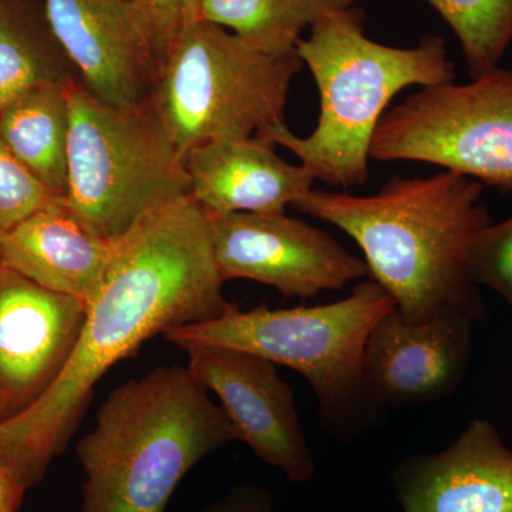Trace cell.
<instances>
[{"label": "cell", "mask_w": 512, "mask_h": 512, "mask_svg": "<svg viewBox=\"0 0 512 512\" xmlns=\"http://www.w3.org/2000/svg\"><path fill=\"white\" fill-rule=\"evenodd\" d=\"M201 512H274V504L264 488L242 484Z\"/></svg>", "instance_id": "cell-24"}, {"label": "cell", "mask_w": 512, "mask_h": 512, "mask_svg": "<svg viewBox=\"0 0 512 512\" xmlns=\"http://www.w3.org/2000/svg\"><path fill=\"white\" fill-rule=\"evenodd\" d=\"M87 308L0 266V423L40 399L62 375Z\"/></svg>", "instance_id": "cell-11"}, {"label": "cell", "mask_w": 512, "mask_h": 512, "mask_svg": "<svg viewBox=\"0 0 512 512\" xmlns=\"http://www.w3.org/2000/svg\"><path fill=\"white\" fill-rule=\"evenodd\" d=\"M394 309L392 295L370 278L342 301L291 309L258 306L247 312L234 306L221 318L167 330L164 338L180 349L220 346L291 367L311 383L326 412H340L365 394L367 339Z\"/></svg>", "instance_id": "cell-7"}, {"label": "cell", "mask_w": 512, "mask_h": 512, "mask_svg": "<svg viewBox=\"0 0 512 512\" xmlns=\"http://www.w3.org/2000/svg\"><path fill=\"white\" fill-rule=\"evenodd\" d=\"M47 28L83 86L113 106L148 100L160 62L128 0H45Z\"/></svg>", "instance_id": "cell-12"}, {"label": "cell", "mask_w": 512, "mask_h": 512, "mask_svg": "<svg viewBox=\"0 0 512 512\" xmlns=\"http://www.w3.org/2000/svg\"><path fill=\"white\" fill-rule=\"evenodd\" d=\"M222 284L207 212L191 195L141 221L117 242L62 375L26 412L0 423V468L25 490L39 483L107 370L158 333L231 311Z\"/></svg>", "instance_id": "cell-1"}, {"label": "cell", "mask_w": 512, "mask_h": 512, "mask_svg": "<svg viewBox=\"0 0 512 512\" xmlns=\"http://www.w3.org/2000/svg\"><path fill=\"white\" fill-rule=\"evenodd\" d=\"M356 0H201L200 19L235 33L266 55L296 53L303 29Z\"/></svg>", "instance_id": "cell-18"}, {"label": "cell", "mask_w": 512, "mask_h": 512, "mask_svg": "<svg viewBox=\"0 0 512 512\" xmlns=\"http://www.w3.org/2000/svg\"><path fill=\"white\" fill-rule=\"evenodd\" d=\"M116 244L93 234L59 201L0 232V266L89 308Z\"/></svg>", "instance_id": "cell-16"}, {"label": "cell", "mask_w": 512, "mask_h": 512, "mask_svg": "<svg viewBox=\"0 0 512 512\" xmlns=\"http://www.w3.org/2000/svg\"><path fill=\"white\" fill-rule=\"evenodd\" d=\"M188 372L207 392L217 394L235 437L255 456L285 474L292 483H305L315 463L303 437L301 421L288 384L275 363L244 350L191 345Z\"/></svg>", "instance_id": "cell-10"}, {"label": "cell", "mask_w": 512, "mask_h": 512, "mask_svg": "<svg viewBox=\"0 0 512 512\" xmlns=\"http://www.w3.org/2000/svg\"><path fill=\"white\" fill-rule=\"evenodd\" d=\"M470 276L474 285L500 293L512 308V217L487 225L477 235L471 248Z\"/></svg>", "instance_id": "cell-22"}, {"label": "cell", "mask_w": 512, "mask_h": 512, "mask_svg": "<svg viewBox=\"0 0 512 512\" xmlns=\"http://www.w3.org/2000/svg\"><path fill=\"white\" fill-rule=\"evenodd\" d=\"M474 312L450 306L421 322H410L397 309L387 313L367 339L363 393L393 406L446 396L466 369Z\"/></svg>", "instance_id": "cell-13"}, {"label": "cell", "mask_w": 512, "mask_h": 512, "mask_svg": "<svg viewBox=\"0 0 512 512\" xmlns=\"http://www.w3.org/2000/svg\"><path fill=\"white\" fill-rule=\"evenodd\" d=\"M25 488L0 468V512H16L22 504Z\"/></svg>", "instance_id": "cell-25"}, {"label": "cell", "mask_w": 512, "mask_h": 512, "mask_svg": "<svg viewBox=\"0 0 512 512\" xmlns=\"http://www.w3.org/2000/svg\"><path fill=\"white\" fill-rule=\"evenodd\" d=\"M363 20L355 6L332 10L296 45L319 90L315 130L299 137L279 124L255 136L291 151L315 180L345 190L366 184L373 136L390 101L407 87L454 80L443 37H424L414 47L386 46L366 36Z\"/></svg>", "instance_id": "cell-4"}, {"label": "cell", "mask_w": 512, "mask_h": 512, "mask_svg": "<svg viewBox=\"0 0 512 512\" xmlns=\"http://www.w3.org/2000/svg\"><path fill=\"white\" fill-rule=\"evenodd\" d=\"M73 79L39 84L0 110L3 143L62 200L66 194L69 83Z\"/></svg>", "instance_id": "cell-17"}, {"label": "cell", "mask_w": 512, "mask_h": 512, "mask_svg": "<svg viewBox=\"0 0 512 512\" xmlns=\"http://www.w3.org/2000/svg\"><path fill=\"white\" fill-rule=\"evenodd\" d=\"M484 190L477 180L444 170L394 177L365 197L312 188L292 207L348 234L397 312L421 322L450 306L476 311L470 254L491 224Z\"/></svg>", "instance_id": "cell-2"}, {"label": "cell", "mask_w": 512, "mask_h": 512, "mask_svg": "<svg viewBox=\"0 0 512 512\" xmlns=\"http://www.w3.org/2000/svg\"><path fill=\"white\" fill-rule=\"evenodd\" d=\"M235 440L187 367H157L113 390L77 444L79 512H164L192 468Z\"/></svg>", "instance_id": "cell-3"}, {"label": "cell", "mask_w": 512, "mask_h": 512, "mask_svg": "<svg viewBox=\"0 0 512 512\" xmlns=\"http://www.w3.org/2000/svg\"><path fill=\"white\" fill-rule=\"evenodd\" d=\"M298 53L266 55L197 19L171 43L148 101L181 158L201 144L251 138L285 124Z\"/></svg>", "instance_id": "cell-6"}, {"label": "cell", "mask_w": 512, "mask_h": 512, "mask_svg": "<svg viewBox=\"0 0 512 512\" xmlns=\"http://www.w3.org/2000/svg\"><path fill=\"white\" fill-rule=\"evenodd\" d=\"M73 77L50 66L28 33L0 5V110L39 84Z\"/></svg>", "instance_id": "cell-20"}, {"label": "cell", "mask_w": 512, "mask_h": 512, "mask_svg": "<svg viewBox=\"0 0 512 512\" xmlns=\"http://www.w3.org/2000/svg\"><path fill=\"white\" fill-rule=\"evenodd\" d=\"M272 147L251 137L192 148L184 158L192 200L208 214H285L286 205L312 190L315 177Z\"/></svg>", "instance_id": "cell-15"}, {"label": "cell", "mask_w": 512, "mask_h": 512, "mask_svg": "<svg viewBox=\"0 0 512 512\" xmlns=\"http://www.w3.org/2000/svg\"><path fill=\"white\" fill-rule=\"evenodd\" d=\"M370 160L420 161L512 192V69L444 83L386 111Z\"/></svg>", "instance_id": "cell-8"}, {"label": "cell", "mask_w": 512, "mask_h": 512, "mask_svg": "<svg viewBox=\"0 0 512 512\" xmlns=\"http://www.w3.org/2000/svg\"><path fill=\"white\" fill-rule=\"evenodd\" d=\"M59 201L62 198L30 173L0 137V232Z\"/></svg>", "instance_id": "cell-21"}, {"label": "cell", "mask_w": 512, "mask_h": 512, "mask_svg": "<svg viewBox=\"0 0 512 512\" xmlns=\"http://www.w3.org/2000/svg\"><path fill=\"white\" fill-rule=\"evenodd\" d=\"M185 195L190 180L183 158L150 101L113 106L73 79L63 198L69 210L97 237L116 244Z\"/></svg>", "instance_id": "cell-5"}, {"label": "cell", "mask_w": 512, "mask_h": 512, "mask_svg": "<svg viewBox=\"0 0 512 512\" xmlns=\"http://www.w3.org/2000/svg\"><path fill=\"white\" fill-rule=\"evenodd\" d=\"M212 251L222 281L249 279L286 298L339 291L369 275L366 262L322 229L285 214H208Z\"/></svg>", "instance_id": "cell-9"}, {"label": "cell", "mask_w": 512, "mask_h": 512, "mask_svg": "<svg viewBox=\"0 0 512 512\" xmlns=\"http://www.w3.org/2000/svg\"><path fill=\"white\" fill-rule=\"evenodd\" d=\"M463 47L473 79L497 69L512 43V0H426Z\"/></svg>", "instance_id": "cell-19"}, {"label": "cell", "mask_w": 512, "mask_h": 512, "mask_svg": "<svg viewBox=\"0 0 512 512\" xmlns=\"http://www.w3.org/2000/svg\"><path fill=\"white\" fill-rule=\"evenodd\" d=\"M146 30L158 62L190 23L200 19L201 0H128Z\"/></svg>", "instance_id": "cell-23"}, {"label": "cell", "mask_w": 512, "mask_h": 512, "mask_svg": "<svg viewBox=\"0 0 512 512\" xmlns=\"http://www.w3.org/2000/svg\"><path fill=\"white\" fill-rule=\"evenodd\" d=\"M394 484L404 512H512V451L474 420L447 450L407 460Z\"/></svg>", "instance_id": "cell-14"}]
</instances>
